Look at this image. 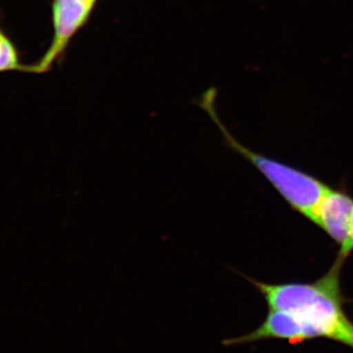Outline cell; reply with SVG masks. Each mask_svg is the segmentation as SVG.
I'll return each mask as SVG.
<instances>
[{
  "label": "cell",
  "mask_w": 353,
  "mask_h": 353,
  "mask_svg": "<svg viewBox=\"0 0 353 353\" xmlns=\"http://www.w3.org/2000/svg\"><path fill=\"white\" fill-rule=\"evenodd\" d=\"M347 257L338 254L331 269L312 283L267 284L241 274L252 283L268 305L261 325L243 336L222 341L224 347L267 340L292 345L326 339L353 350V322L345 310L341 271Z\"/></svg>",
  "instance_id": "cell-1"
},
{
  "label": "cell",
  "mask_w": 353,
  "mask_h": 353,
  "mask_svg": "<svg viewBox=\"0 0 353 353\" xmlns=\"http://www.w3.org/2000/svg\"><path fill=\"white\" fill-rule=\"evenodd\" d=\"M215 97V88H210L202 95L201 101L197 104L205 110L222 132L225 145L252 163L284 197L292 209L313 222L318 204L331 188L305 172L252 152L241 145L223 124L216 112Z\"/></svg>",
  "instance_id": "cell-2"
},
{
  "label": "cell",
  "mask_w": 353,
  "mask_h": 353,
  "mask_svg": "<svg viewBox=\"0 0 353 353\" xmlns=\"http://www.w3.org/2000/svg\"><path fill=\"white\" fill-rule=\"evenodd\" d=\"M94 7L95 4L88 0H53V37L50 48L39 61L28 66V73H46L57 62L61 61L72 39L90 20Z\"/></svg>",
  "instance_id": "cell-3"
},
{
  "label": "cell",
  "mask_w": 353,
  "mask_h": 353,
  "mask_svg": "<svg viewBox=\"0 0 353 353\" xmlns=\"http://www.w3.org/2000/svg\"><path fill=\"white\" fill-rule=\"evenodd\" d=\"M314 224L324 230L339 246V254L353 252V199L343 190L330 189L315 210Z\"/></svg>",
  "instance_id": "cell-4"
},
{
  "label": "cell",
  "mask_w": 353,
  "mask_h": 353,
  "mask_svg": "<svg viewBox=\"0 0 353 353\" xmlns=\"http://www.w3.org/2000/svg\"><path fill=\"white\" fill-rule=\"evenodd\" d=\"M1 11H0V73L7 72H23L28 73V66L21 61L19 50L4 30L1 24Z\"/></svg>",
  "instance_id": "cell-5"
},
{
  "label": "cell",
  "mask_w": 353,
  "mask_h": 353,
  "mask_svg": "<svg viewBox=\"0 0 353 353\" xmlns=\"http://www.w3.org/2000/svg\"><path fill=\"white\" fill-rule=\"evenodd\" d=\"M88 2H92V3L97 4V2L99 1V0H88Z\"/></svg>",
  "instance_id": "cell-6"
}]
</instances>
